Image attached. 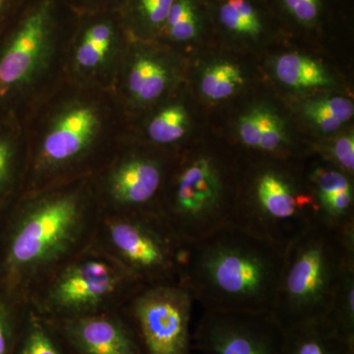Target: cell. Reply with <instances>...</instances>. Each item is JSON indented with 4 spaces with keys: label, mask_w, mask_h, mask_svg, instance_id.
<instances>
[{
    "label": "cell",
    "mask_w": 354,
    "mask_h": 354,
    "mask_svg": "<svg viewBox=\"0 0 354 354\" xmlns=\"http://www.w3.org/2000/svg\"><path fill=\"white\" fill-rule=\"evenodd\" d=\"M354 349L335 333L326 319L286 330L283 354H348Z\"/></svg>",
    "instance_id": "5bb4252c"
},
{
    "label": "cell",
    "mask_w": 354,
    "mask_h": 354,
    "mask_svg": "<svg viewBox=\"0 0 354 354\" xmlns=\"http://www.w3.org/2000/svg\"><path fill=\"white\" fill-rule=\"evenodd\" d=\"M13 354H70L53 326L34 310L26 316Z\"/></svg>",
    "instance_id": "2e32d148"
},
{
    "label": "cell",
    "mask_w": 354,
    "mask_h": 354,
    "mask_svg": "<svg viewBox=\"0 0 354 354\" xmlns=\"http://www.w3.org/2000/svg\"><path fill=\"white\" fill-rule=\"evenodd\" d=\"M286 6L298 20L311 22L319 12V0H285Z\"/></svg>",
    "instance_id": "f546056e"
},
{
    "label": "cell",
    "mask_w": 354,
    "mask_h": 354,
    "mask_svg": "<svg viewBox=\"0 0 354 354\" xmlns=\"http://www.w3.org/2000/svg\"><path fill=\"white\" fill-rule=\"evenodd\" d=\"M326 320L344 341L354 344V262L344 270L330 300Z\"/></svg>",
    "instance_id": "e0dca14e"
},
{
    "label": "cell",
    "mask_w": 354,
    "mask_h": 354,
    "mask_svg": "<svg viewBox=\"0 0 354 354\" xmlns=\"http://www.w3.org/2000/svg\"><path fill=\"white\" fill-rule=\"evenodd\" d=\"M285 337L272 312L204 310L192 339L203 354H283Z\"/></svg>",
    "instance_id": "9c48e42d"
},
{
    "label": "cell",
    "mask_w": 354,
    "mask_h": 354,
    "mask_svg": "<svg viewBox=\"0 0 354 354\" xmlns=\"http://www.w3.org/2000/svg\"><path fill=\"white\" fill-rule=\"evenodd\" d=\"M167 83V69L152 58L141 57L133 64L129 75V88L140 101L157 99Z\"/></svg>",
    "instance_id": "d6986e66"
},
{
    "label": "cell",
    "mask_w": 354,
    "mask_h": 354,
    "mask_svg": "<svg viewBox=\"0 0 354 354\" xmlns=\"http://www.w3.org/2000/svg\"><path fill=\"white\" fill-rule=\"evenodd\" d=\"M332 157L337 167L353 174L354 171V138L353 134L344 135L335 142L332 148Z\"/></svg>",
    "instance_id": "83f0119b"
},
{
    "label": "cell",
    "mask_w": 354,
    "mask_h": 354,
    "mask_svg": "<svg viewBox=\"0 0 354 354\" xmlns=\"http://www.w3.org/2000/svg\"><path fill=\"white\" fill-rule=\"evenodd\" d=\"M279 116L266 109H254L239 121V136L244 145L265 153L279 152L286 136Z\"/></svg>",
    "instance_id": "9a60e30c"
},
{
    "label": "cell",
    "mask_w": 354,
    "mask_h": 354,
    "mask_svg": "<svg viewBox=\"0 0 354 354\" xmlns=\"http://www.w3.org/2000/svg\"><path fill=\"white\" fill-rule=\"evenodd\" d=\"M306 178L316 199L353 188L349 174L339 167L318 165L308 172Z\"/></svg>",
    "instance_id": "cb8c5ba5"
},
{
    "label": "cell",
    "mask_w": 354,
    "mask_h": 354,
    "mask_svg": "<svg viewBox=\"0 0 354 354\" xmlns=\"http://www.w3.org/2000/svg\"><path fill=\"white\" fill-rule=\"evenodd\" d=\"M174 1L176 0H141L140 8L151 23L160 24L167 21Z\"/></svg>",
    "instance_id": "f1b7e54d"
},
{
    "label": "cell",
    "mask_w": 354,
    "mask_h": 354,
    "mask_svg": "<svg viewBox=\"0 0 354 354\" xmlns=\"http://www.w3.org/2000/svg\"><path fill=\"white\" fill-rule=\"evenodd\" d=\"M48 322L70 354H146L120 310Z\"/></svg>",
    "instance_id": "30bf717a"
},
{
    "label": "cell",
    "mask_w": 354,
    "mask_h": 354,
    "mask_svg": "<svg viewBox=\"0 0 354 354\" xmlns=\"http://www.w3.org/2000/svg\"><path fill=\"white\" fill-rule=\"evenodd\" d=\"M187 128L185 109L181 106H169L153 118L149 127V135L156 143H174L183 138Z\"/></svg>",
    "instance_id": "7402d4cb"
},
{
    "label": "cell",
    "mask_w": 354,
    "mask_h": 354,
    "mask_svg": "<svg viewBox=\"0 0 354 354\" xmlns=\"http://www.w3.org/2000/svg\"><path fill=\"white\" fill-rule=\"evenodd\" d=\"M164 167L158 160L134 157L116 167L109 179V192L121 214L155 212L153 204L164 183Z\"/></svg>",
    "instance_id": "8fae6325"
},
{
    "label": "cell",
    "mask_w": 354,
    "mask_h": 354,
    "mask_svg": "<svg viewBox=\"0 0 354 354\" xmlns=\"http://www.w3.org/2000/svg\"><path fill=\"white\" fill-rule=\"evenodd\" d=\"M9 162H10V153L8 147L0 142V181L4 178L8 171Z\"/></svg>",
    "instance_id": "4dcf8cb0"
},
{
    "label": "cell",
    "mask_w": 354,
    "mask_h": 354,
    "mask_svg": "<svg viewBox=\"0 0 354 354\" xmlns=\"http://www.w3.org/2000/svg\"><path fill=\"white\" fill-rule=\"evenodd\" d=\"M193 299L180 281L140 286L123 305L146 354H189Z\"/></svg>",
    "instance_id": "ba28073f"
},
{
    "label": "cell",
    "mask_w": 354,
    "mask_h": 354,
    "mask_svg": "<svg viewBox=\"0 0 354 354\" xmlns=\"http://www.w3.org/2000/svg\"><path fill=\"white\" fill-rule=\"evenodd\" d=\"M97 127V118L92 109L77 108L67 111L44 139V162L59 165L75 158L88 145Z\"/></svg>",
    "instance_id": "4fadbf2b"
},
{
    "label": "cell",
    "mask_w": 354,
    "mask_h": 354,
    "mask_svg": "<svg viewBox=\"0 0 354 354\" xmlns=\"http://www.w3.org/2000/svg\"><path fill=\"white\" fill-rule=\"evenodd\" d=\"M236 196L234 223L286 248L318 221L315 195L285 169L265 167L255 172Z\"/></svg>",
    "instance_id": "3957f363"
},
{
    "label": "cell",
    "mask_w": 354,
    "mask_h": 354,
    "mask_svg": "<svg viewBox=\"0 0 354 354\" xmlns=\"http://www.w3.org/2000/svg\"><path fill=\"white\" fill-rule=\"evenodd\" d=\"M142 286L108 253H92L64 266L32 310L48 321L115 311Z\"/></svg>",
    "instance_id": "277c9868"
},
{
    "label": "cell",
    "mask_w": 354,
    "mask_h": 354,
    "mask_svg": "<svg viewBox=\"0 0 354 354\" xmlns=\"http://www.w3.org/2000/svg\"><path fill=\"white\" fill-rule=\"evenodd\" d=\"M109 48H111V44L99 43L85 36L77 50V62L84 68H93L97 66L104 62Z\"/></svg>",
    "instance_id": "4316f807"
},
{
    "label": "cell",
    "mask_w": 354,
    "mask_h": 354,
    "mask_svg": "<svg viewBox=\"0 0 354 354\" xmlns=\"http://www.w3.org/2000/svg\"><path fill=\"white\" fill-rule=\"evenodd\" d=\"M7 1H8V0H0V9H1L2 7L6 6Z\"/></svg>",
    "instance_id": "1f68e13d"
},
{
    "label": "cell",
    "mask_w": 354,
    "mask_h": 354,
    "mask_svg": "<svg viewBox=\"0 0 354 354\" xmlns=\"http://www.w3.org/2000/svg\"><path fill=\"white\" fill-rule=\"evenodd\" d=\"M108 253L141 285L180 281L188 244L155 212L104 220Z\"/></svg>",
    "instance_id": "8992f818"
},
{
    "label": "cell",
    "mask_w": 354,
    "mask_h": 354,
    "mask_svg": "<svg viewBox=\"0 0 354 354\" xmlns=\"http://www.w3.org/2000/svg\"><path fill=\"white\" fill-rule=\"evenodd\" d=\"M46 11L41 9L26 20L0 60V95L31 75L46 46Z\"/></svg>",
    "instance_id": "7c38bea8"
},
{
    "label": "cell",
    "mask_w": 354,
    "mask_h": 354,
    "mask_svg": "<svg viewBox=\"0 0 354 354\" xmlns=\"http://www.w3.org/2000/svg\"><path fill=\"white\" fill-rule=\"evenodd\" d=\"M220 17L230 31L249 36H256L261 32L259 17L246 0H228L221 6Z\"/></svg>",
    "instance_id": "603a6c76"
},
{
    "label": "cell",
    "mask_w": 354,
    "mask_h": 354,
    "mask_svg": "<svg viewBox=\"0 0 354 354\" xmlns=\"http://www.w3.org/2000/svg\"><path fill=\"white\" fill-rule=\"evenodd\" d=\"M285 250L230 223L188 244L179 281L204 310L271 312Z\"/></svg>",
    "instance_id": "6da1fadb"
},
{
    "label": "cell",
    "mask_w": 354,
    "mask_h": 354,
    "mask_svg": "<svg viewBox=\"0 0 354 354\" xmlns=\"http://www.w3.org/2000/svg\"><path fill=\"white\" fill-rule=\"evenodd\" d=\"M276 74L281 82L292 88L326 87L330 84L329 75L320 64L297 53L279 57L276 64Z\"/></svg>",
    "instance_id": "ac0fdd59"
},
{
    "label": "cell",
    "mask_w": 354,
    "mask_h": 354,
    "mask_svg": "<svg viewBox=\"0 0 354 354\" xmlns=\"http://www.w3.org/2000/svg\"><path fill=\"white\" fill-rule=\"evenodd\" d=\"M237 195L230 191L220 162L198 155L181 167L167 202L157 214L186 244L234 223Z\"/></svg>",
    "instance_id": "5b68a950"
},
{
    "label": "cell",
    "mask_w": 354,
    "mask_h": 354,
    "mask_svg": "<svg viewBox=\"0 0 354 354\" xmlns=\"http://www.w3.org/2000/svg\"><path fill=\"white\" fill-rule=\"evenodd\" d=\"M26 319V318H25ZM25 320L17 324L0 305V354H13Z\"/></svg>",
    "instance_id": "484cf974"
},
{
    "label": "cell",
    "mask_w": 354,
    "mask_h": 354,
    "mask_svg": "<svg viewBox=\"0 0 354 354\" xmlns=\"http://www.w3.org/2000/svg\"><path fill=\"white\" fill-rule=\"evenodd\" d=\"M242 72L237 65L221 62L211 65L203 74L201 90L211 100L227 99L243 85Z\"/></svg>",
    "instance_id": "44dd1931"
},
{
    "label": "cell",
    "mask_w": 354,
    "mask_h": 354,
    "mask_svg": "<svg viewBox=\"0 0 354 354\" xmlns=\"http://www.w3.org/2000/svg\"><path fill=\"white\" fill-rule=\"evenodd\" d=\"M87 223L82 203L75 195L37 203L25 212L15 228L9 264L34 281L73 252Z\"/></svg>",
    "instance_id": "52a82bcc"
},
{
    "label": "cell",
    "mask_w": 354,
    "mask_h": 354,
    "mask_svg": "<svg viewBox=\"0 0 354 354\" xmlns=\"http://www.w3.org/2000/svg\"><path fill=\"white\" fill-rule=\"evenodd\" d=\"M348 354H354V349H351V351H349Z\"/></svg>",
    "instance_id": "d6a6232c"
},
{
    "label": "cell",
    "mask_w": 354,
    "mask_h": 354,
    "mask_svg": "<svg viewBox=\"0 0 354 354\" xmlns=\"http://www.w3.org/2000/svg\"><path fill=\"white\" fill-rule=\"evenodd\" d=\"M354 262V225L317 221L286 247L272 314L283 329L324 320L344 270Z\"/></svg>",
    "instance_id": "7a4b0ae2"
},
{
    "label": "cell",
    "mask_w": 354,
    "mask_h": 354,
    "mask_svg": "<svg viewBox=\"0 0 354 354\" xmlns=\"http://www.w3.org/2000/svg\"><path fill=\"white\" fill-rule=\"evenodd\" d=\"M353 113V102L342 97L316 100L305 106L307 118L324 132L337 131Z\"/></svg>",
    "instance_id": "ffe728a7"
},
{
    "label": "cell",
    "mask_w": 354,
    "mask_h": 354,
    "mask_svg": "<svg viewBox=\"0 0 354 354\" xmlns=\"http://www.w3.org/2000/svg\"><path fill=\"white\" fill-rule=\"evenodd\" d=\"M167 21L169 35L176 41H189L197 35V17L190 0L174 1Z\"/></svg>",
    "instance_id": "d4e9b609"
}]
</instances>
